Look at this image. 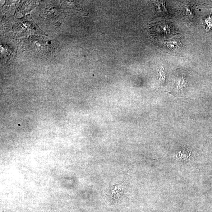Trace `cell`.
I'll use <instances>...</instances> for the list:
<instances>
[{"label": "cell", "mask_w": 212, "mask_h": 212, "mask_svg": "<svg viewBox=\"0 0 212 212\" xmlns=\"http://www.w3.org/2000/svg\"><path fill=\"white\" fill-rule=\"evenodd\" d=\"M126 183L125 182L118 184L108 187L104 191L106 199L109 202L116 203L124 195L125 191Z\"/></svg>", "instance_id": "6da1fadb"}, {"label": "cell", "mask_w": 212, "mask_h": 212, "mask_svg": "<svg viewBox=\"0 0 212 212\" xmlns=\"http://www.w3.org/2000/svg\"><path fill=\"white\" fill-rule=\"evenodd\" d=\"M166 45L169 50L172 51H177L180 49V44L178 41H165Z\"/></svg>", "instance_id": "7a4b0ae2"}, {"label": "cell", "mask_w": 212, "mask_h": 212, "mask_svg": "<svg viewBox=\"0 0 212 212\" xmlns=\"http://www.w3.org/2000/svg\"><path fill=\"white\" fill-rule=\"evenodd\" d=\"M158 77L160 81L162 83H164L165 81L166 78V75L165 71H164L163 67H161L158 71Z\"/></svg>", "instance_id": "3957f363"}, {"label": "cell", "mask_w": 212, "mask_h": 212, "mask_svg": "<svg viewBox=\"0 0 212 212\" xmlns=\"http://www.w3.org/2000/svg\"><path fill=\"white\" fill-rule=\"evenodd\" d=\"M158 7V10L162 12H166L167 10L165 7V2H159L156 4Z\"/></svg>", "instance_id": "277c9868"}, {"label": "cell", "mask_w": 212, "mask_h": 212, "mask_svg": "<svg viewBox=\"0 0 212 212\" xmlns=\"http://www.w3.org/2000/svg\"><path fill=\"white\" fill-rule=\"evenodd\" d=\"M186 14L188 16H189V17H192V12L191 11L190 9L188 8V7H187Z\"/></svg>", "instance_id": "5b68a950"}]
</instances>
